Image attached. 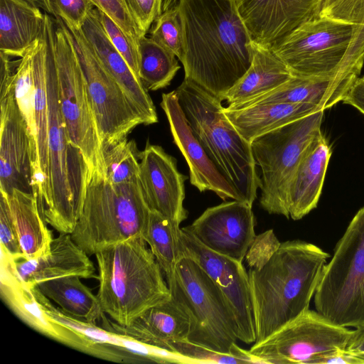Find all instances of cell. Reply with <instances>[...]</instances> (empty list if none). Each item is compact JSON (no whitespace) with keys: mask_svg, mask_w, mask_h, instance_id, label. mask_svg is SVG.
Segmentation results:
<instances>
[{"mask_svg":"<svg viewBox=\"0 0 364 364\" xmlns=\"http://www.w3.org/2000/svg\"><path fill=\"white\" fill-rule=\"evenodd\" d=\"M184 79L224 100L250 68L254 42L235 0H180Z\"/></svg>","mask_w":364,"mask_h":364,"instance_id":"cell-1","label":"cell"},{"mask_svg":"<svg viewBox=\"0 0 364 364\" xmlns=\"http://www.w3.org/2000/svg\"><path fill=\"white\" fill-rule=\"evenodd\" d=\"M329 257L314 244L289 240L250 267L255 343L264 341L309 309Z\"/></svg>","mask_w":364,"mask_h":364,"instance_id":"cell-2","label":"cell"},{"mask_svg":"<svg viewBox=\"0 0 364 364\" xmlns=\"http://www.w3.org/2000/svg\"><path fill=\"white\" fill-rule=\"evenodd\" d=\"M97 297L104 312L120 326L171 298L163 272L143 237H133L95 254Z\"/></svg>","mask_w":364,"mask_h":364,"instance_id":"cell-3","label":"cell"},{"mask_svg":"<svg viewBox=\"0 0 364 364\" xmlns=\"http://www.w3.org/2000/svg\"><path fill=\"white\" fill-rule=\"evenodd\" d=\"M54 22L45 14L49 164L43 213L46 223L59 233L71 234L82 213L87 170L82 153L70 140L61 113L51 38Z\"/></svg>","mask_w":364,"mask_h":364,"instance_id":"cell-4","label":"cell"},{"mask_svg":"<svg viewBox=\"0 0 364 364\" xmlns=\"http://www.w3.org/2000/svg\"><path fill=\"white\" fill-rule=\"evenodd\" d=\"M176 92L194 135L210 160L241 200L252 205L261 181L251 144L227 117L222 100L186 79Z\"/></svg>","mask_w":364,"mask_h":364,"instance_id":"cell-5","label":"cell"},{"mask_svg":"<svg viewBox=\"0 0 364 364\" xmlns=\"http://www.w3.org/2000/svg\"><path fill=\"white\" fill-rule=\"evenodd\" d=\"M151 209L139 179L113 184L94 173L87 178L80 217L71 233L88 255L133 237H143Z\"/></svg>","mask_w":364,"mask_h":364,"instance_id":"cell-6","label":"cell"},{"mask_svg":"<svg viewBox=\"0 0 364 364\" xmlns=\"http://www.w3.org/2000/svg\"><path fill=\"white\" fill-rule=\"evenodd\" d=\"M293 76L326 77L361 70L364 26L320 17L270 48Z\"/></svg>","mask_w":364,"mask_h":364,"instance_id":"cell-7","label":"cell"},{"mask_svg":"<svg viewBox=\"0 0 364 364\" xmlns=\"http://www.w3.org/2000/svg\"><path fill=\"white\" fill-rule=\"evenodd\" d=\"M171 298L190 321L189 342L232 354L239 340L234 311L215 282L192 259L182 256L167 282Z\"/></svg>","mask_w":364,"mask_h":364,"instance_id":"cell-8","label":"cell"},{"mask_svg":"<svg viewBox=\"0 0 364 364\" xmlns=\"http://www.w3.org/2000/svg\"><path fill=\"white\" fill-rule=\"evenodd\" d=\"M316 310L334 325L364 324V206L350 222L326 264L316 292Z\"/></svg>","mask_w":364,"mask_h":364,"instance_id":"cell-9","label":"cell"},{"mask_svg":"<svg viewBox=\"0 0 364 364\" xmlns=\"http://www.w3.org/2000/svg\"><path fill=\"white\" fill-rule=\"evenodd\" d=\"M51 38L60 106L70 140L82 154L87 177H105L102 144L85 80L70 32L59 17H55Z\"/></svg>","mask_w":364,"mask_h":364,"instance_id":"cell-10","label":"cell"},{"mask_svg":"<svg viewBox=\"0 0 364 364\" xmlns=\"http://www.w3.org/2000/svg\"><path fill=\"white\" fill-rule=\"evenodd\" d=\"M320 110L267 132L251 141L261 170L259 204L269 214L289 218L288 194L291 179L311 141L321 133Z\"/></svg>","mask_w":364,"mask_h":364,"instance_id":"cell-11","label":"cell"},{"mask_svg":"<svg viewBox=\"0 0 364 364\" xmlns=\"http://www.w3.org/2000/svg\"><path fill=\"white\" fill-rule=\"evenodd\" d=\"M350 333L308 309L264 341L254 343L249 352L261 363L315 364L322 357L345 350Z\"/></svg>","mask_w":364,"mask_h":364,"instance_id":"cell-12","label":"cell"},{"mask_svg":"<svg viewBox=\"0 0 364 364\" xmlns=\"http://www.w3.org/2000/svg\"><path fill=\"white\" fill-rule=\"evenodd\" d=\"M68 30L85 80L103 149L126 139L136 127L143 124V120L123 89L97 58L81 30Z\"/></svg>","mask_w":364,"mask_h":364,"instance_id":"cell-13","label":"cell"},{"mask_svg":"<svg viewBox=\"0 0 364 364\" xmlns=\"http://www.w3.org/2000/svg\"><path fill=\"white\" fill-rule=\"evenodd\" d=\"M180 257L193 259L220 287L235 315L239 340L245 343L255 342L248 273L242 262L218 254L199 242L186 228L181 229L178 238Z\"/></svg>","mask_w":364,"mask_h":364,"instance_id":"cell-14","label":"cell"},{"mask_svg":"<svg viewBox=\"0 0 364 364\" xmlns=\"http://www.w3.org/2000/svg\"><path fill=\"white\" fill-rule=\"evenodd\" d=\"M252 205L237 200L207 208L186 228L208 249L242 262L256 237Z\"/></svg>","mask_w":364,"mask_h":364,"instance_id":"cell-15","label":"cell"},{"mask_svg":"<svg viewBox=\"0 0 364 364\" xmlns=\"http://www.w3.org/2000/svg\"><path fill=\"white\" fill-rule=\"evenodd\" d=\"M139 158V179L149 207L166 218L179 233L188 217L183 206L187 176L179 172L174 157L149 141Z\"/></svg>","mask_w":364,"mask_h":364,"instance_id":"cell-16","label":"cell"},{"mask_svg":"<svg viewBox=\"0 0 364 364\" xmlns=\"http://www.w3.org/2000/svg\"><path fill=\"white\" fill-rule=\"evenodd\" d=\"M254 43L277 45L302 25L321 17L324 0H235Z\"/></svg>","mask_w":364,"mask_h":364,"instance_id":"cell-17","label":"cell"},{"mask_svg":"<svg viewBox=\"0 0 364 364\" xmlns=\"http://www.w3.org/2000/svg\"><path fill=\"white\" fill-rule=\"evenodd\" d=\"M14 190L33 194L30 139L13 81L0 94V192L11 195Z\"/></svg>","mask_w":364,"mask_h":364,"instance_id":"cell-18","label":"cell"},{"mask_svg":"<svg viewBox=\"0 0 364 364\" xmlns=\"http://www.w3.org/2000/svg\"><path fill=\"white\" fill-rule=\"evenodd\" d=\"M161 107L168 119L173 141L188 164L191 185L200 192L213 191L223 200H241L194 135L176 90L162 95Z\"/></svg>","mask_w":364,"mask_h":364,"instance_id":"cell-19","label":"cell"},{"mask_svg":"<svg viewBox=\"0 0 364 364\" xmlns=\"http://www.w3.org/2000/svg\"><path fill=\"white\" fill-rule=\"evenodd\" d=\"M5 261L17 278L30 287L68 276L97 278L95 267L88 255L73 240L71 234L53 238L49 252L38 258L12 259L1 252Z\"/></svg>","mask_w":364,"mask_h":364,"instance_id":"cell-20","label":"cell"},{"mask_svg":"<svg viewBox=\"0 0 364 364\" xmlns=\"http://www.w3.org/2000/svg\"><path fill=\"white\" fill-rule=\"evenodd\" d=\"M0 289L4 302L30 327L71 348L93 354L94 344L70 327L50 319L37 301L33 287L20 281L3 260H1Z\"/></svg>","mask_w":364,"mask_h":364,"instance_id":"cell-21","label":"cell"},{"mask_svg":"<svg viewBox=\"0 0 364 364\" xmlns=\"http://www.w3.org/2000/svg\"><path fill=\"white\" fill-rule=\"evenodd\" d=\"M80 30L97 58L119 83L141 117L143 124L156 123V110L148 90L111 43L96 16L95 8L90 12Z\"/></svg>","mask_w":364,"mask_h":364,"instance_id":"cell-22","label":"cell"},{"mask_svg":"<svg viewBox=\"0 0 364 364\" xmlns=\"http://www.w3.org/2000/svg\"><path fill=\"white\" fill-rule=\"evenodd\" d=\"M360 72L352 70L326 77L293 76L276 89L237 109L267 103H307L324 111L343 100Z\"/></svg>","mask_w":364,"mask_h":364,"instance_id":"cell-23","label":"cell"},{"mask_svg":"<svg viewBox=\"0 0 364 364\" xmlns=\"http://www.w3.org/2000/svg\"><path fill=\"white\" fill-rule=\"evenodd\" d=\"M110 324L111 331L171 353L172 344L188 340L190 330L188 316L171 296L145 311L129 326Z\"/></svg>","mask_w":364,"mask_h":364,"instance_id":"cell-24","label":"cell"},{"mask_svg":"<svg viewBox=\"0 0 364 364\" xmlns=\"http://www.w3.org/2000/svg\"><path fill=\"white\" fill-rule=\"evenodd\" d=\"M48 43L45 23L33 55L36 158L31 168L33 195L43 208L48 185V110L46 67Z\"/></svg>","mask_w":364,"mask_h":364,"instance_id":"cell-25","label":"cell"},{"mask_svg":"<svg viewBox=\"0 0 364 364\" xmlns=\"http://www.w3.org/2000/svg\"><path fill=\"white\" fill-rule=\"evenodd\" d=\"M331 153L322 132L304 150L289 189L288 208L292 220H300L316 208Z\"/></svg>","mask_w":364,"mask_h":364,"instance_id":"cell-26","label":"cell"},{"mask_svg":"<svg viewBox=\"0 0 364 364\" xmlns=\"http://www.w3.org/2000/svg\"><path fill=\"white\" fill-rule=\"evenodd\" d=\"M293 77L284 63L270 48L254 43L251 65L245 75L226 93L228 109L243 105L276 89Z\"/></svg>","mask_w":364,"mask_h":364,"instance_id":"cell-27","label":"cell"},{"mask_svg":"<svg viewBox=\"0 0 364 364\" xmlns=\"http://www.w3.org/2000/svg\"><path fill=\"white\" fill-rule=\"evenodd\" d=\"M44 14L27 0H0V51L22 58L39 38Z\"/></svg>","mask_w":364,"mask_h":364,"instance_id":"cell-28","label":"cell"},{"mask_svg":"<svg viewBox=\"0 0 364 364\" xmlns=\"http://www.w3.org/2000/svg\"><path fill=\"white\" fill-rule=\"evenodd\" d=\"M321 109L307 103H267L224 112L241 136L255 138Z\"/></svg>","mask_w":364,"mask_h":364,"instance_id":"cell-29","label":"cell"},{"mask_svg":"<svg viewBox=\"0 0 364 364\" xmlns=\"http://www.w3.org/2000/svg\"><path fill=\"white\" fill-rule=\"evenodd\" d=\"M4 194L8 200L20 243L23 255L21 258L31 259L47 254L53 238L36 196L18 190L11 195Z\"/></svg>","mask_w":364,"mask_h":364,"instance_id":"cell-30","label":"cell"},{"mask_svg":"<svg viewBox=\"0 0 364 364\" xmlns=\"http://www.w3.org/2000/svg\"><path fill=\"white\" fill-rule=\"evenodd\" d=\"M78 276H68L38 284L37 289L54 301L65 314L85 322L109 329L110 321L105 316L100 300Z\"/></svg>","mask_w":364,"mask_h":364,"instance_id":"cell-31","label":"cell"},{"mask_svg":"<svg viewBox=\"0 0 364 364\" xmlns=\"http://www.w3.org/2000/svg\"><path fill=\"white\" fill-rule=\"evenodd\" d=\"M139 77L147 90L168 86L181 68L176 56L154 41L141 37L138 44Z\"/></svg>","mask_w":364,"mask_h":364,"instance_id":"cell-32","label":"cell"},{"mask_svg":"<svg viewBox=\"0 0 364 364\" xmlns=\"http://www.w3.org/2000/svg\"><path fill=\"white\" fill-rule=\"evenodd\" d=\"M179 234L174 230L166 218L151 210L143 238L164 274L166 282L171 279L180 259Z\"/></svg>","mask_w":364,"mask_h":364,"instance_id":"cell-33","label":"cell"},{"mask_svg":"<svg viewBox=\"0 0 364 364\" xmlns=\"http://www.w3.org/2000/svg\"><path fill=\"white\" fill-rule=\"evenodd\" d=\"M36 43L18 60L14 79V95L26 122L31 144V168L36 158L34 128V80L33 55Z\"/></svg>","mask_w":364,"mask_h":364,"instance_id":"cell-34","label":"cell"},{"mask_svg":"<svg viewBox=\"0 0 364 364\" xmlns=\"http://www.w3.org/2000/svg\"><path fill=\"white\" fill-rule=\"evenodd\" d=\"M105 178L111 183L122 184L139 178V158L134 141L124 139L102 149Z\"/></svg>","mask_w":364,"mask_h":364,"instance_id":"cell-35","label":"cell"},{"mask_svg":"<svg viewBox=\"0 0 364 364\" xmlns=\"http://www.w3.org/2000/svg\"><path fill=\"white\" fill-rule=\"evenodd\" d=\"M149 31L154 41L181 59L183 50L182 25L178 9L161 13Z\"/></svg>","mask_w":364,"mask_h":364,"instance_id":"cell-36","label":"cell"},{"mask_svg":"<svg viewBox=\"0 0 364 364\" xmlns=\"http://www.w3.org/2000/svg\"><path fill=\"white\" fill-rule=\"evenodd\" d=\"M95 11L111 43L125 59L135 76L140 80L137 48L122 28L107 15L96 8H95Z\"/></svg>","mask_w":364,"mask_h":364,"instance_id":"cell-37","label":"cell"},{"mask_svg":"<svg viewBox=\"0 0 364 364\" xmlns=\"http://www.w3.org/2000/svg\"><path fill=\"white\" fill-rule=\"evenodd\" d=\"M95 8L113 20L138 49L140 38L144 35L131 16L124 0H89Z\"/></svg>","mask_w":364,"mask_h":364,"instance_id":"cell-38","label":"cell"},{"mask_svg":"<svg viewBox=\"0 0 364 364\" xmlns=\"http://www.w3.org/2000/svg\"><path fill=\"white\" fill-rule=\"evenodd\" d=\"M171 348L173 353L186 358L192 363H246L242 359L232 354L220 353L187 340L175 342L172 344Z\"/></svg>","mask_w":364,"mask_h":364,"instance_id":"cell-39","label":"cell"},{"mask_svg":"<svg viewBox=\"0 0 364 364\" xmlns=\"http://www.w3.org/2000/svg\"><path fill=\"white\" fill-rule=\"evenodd\" d=\"M50 15L60 18L70 29L80 30L95 8L89 0H49Z\"/></svg>","mask_w":364,"mask_h":364,"instance_id":"cell-40","label":"cell"},{"mask_svg":"<svg viewBox=\"0 0 364 364\" xmlns=\"http://www.w3.org/2000/svg\"><path fill=\"white\" fill-rule=\"evenodd\" d=\"M321 17L364 26V0H324Z\"/></svg>","mask_w":364,"mask_h":364,"instance_id":"cell-41","label":"cell"},{"mask_svg":"<svg viewBox=\"0 0 364 364\" xmlns=\"http://www.w3.org/2000/svg\"><path fill=\"white\" fill-rule=\"evenodd\" d=\"M0 240L1 252L12 259L23 257L9 204L2 193L0 196Z\"/></svg>","mask_w":364,"mask_h":364,"instance_id":"cell-42","label":"cell"},{"mask_svg":"<svg viewBox=\"0 0 364 364\" xmlns=\"http://www.w3.org/2000/svg\"><path fill=\"white\" fill-rule=\"evenodd\" d=\"M124 2L138 28L146 35L161 14L162 0H124Z\"/></svg>","mask_w":364,"mask_h":364,"instance_id":"cell-43","label":"cell"},{"mask_svg":"<svg viewBox=\"0 0 364 364\" xmlns=\"http://www.w3.org/2000/svg\"><path fill=\"white\" fill-rule=\"evenodd\" d=\"M342 102L355 107L364 114V76L355 80Z\"/></svg>","mask_w":364,"mask_h":364,"instance_id":"cell-44","label":"cell"},{"mask_svg":"<svg viewBox=\"0 0 364 364\" xmlns=\"http://www.w3.org/2000/svg\"><path fill=\"white\" fill-rule=\"evenodd\" d=\"M315 364H361V361L355 355L339 350L319 358Z\"/></svg>","mask_w":364,"mask_h":364,"instance_id":"cell-45","label":"cell"},{"mask_svg":"<svg viewBox=\"0 0 364 364\" xmlns=\"http://www.w3.org/2000/svg\"><path fill=\"white\" fill-rule=\"evenodd\" d=\"M345 350L353 355L364 354V324L351 331Z\"/></svg>","mask_w":364,"mask_h":364,"instance_id":"cell-46","label":"cell"},{"mask_svg":"<svg viewBox=\"0 0 364 364\" xmlns=\"http://www.w3.org/2000/svg\"><path fill=\"white\" fill-rule=\"evenodd\" d=\"M180 0H162L161 13L178 9Z\"/></svg>","mask_w":364,"mask_h":364,"instance_id":"cell-47","label":"cell"},{"mask_svg":"<svg viewBox=\"0 0 364 364\" xmlns=\"http://www.w3.org/2000/svg\"><path fill=\"white\" fill-rule=\"evenodd\" d=\"M31 4L38 6L45 12L50 15V1L49 0H27Z\"/></svg>","mask_w":364,"mask_h":364,"instance_id":"cell-48","label":"cell"},{"mask_svg":"<svg viewBox=\"0 0 364 364\" xmlns=\"http://www.w3.org/2000/svg\"><path fill=\"white\" fill-rule=\"evenodd\" d=\"M356 355L361 361V364H364V354L355 355Z\"/></svg>","mask_w":364,"mask_h":364,"instance_id":"cell-49","label":"cell"}]
</instances>
